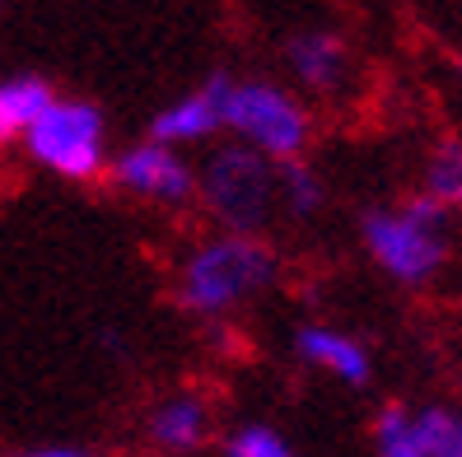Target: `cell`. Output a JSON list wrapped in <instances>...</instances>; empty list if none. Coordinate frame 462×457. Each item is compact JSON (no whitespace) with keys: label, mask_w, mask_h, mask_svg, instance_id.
Segmentation results:
<instances>
[{"label":"cell","mask_w":462,"mask_h":457,"mask_svg":"<svg viewBox=\"0 0 462 457\" xmlns=\"http://www.w3.org/2000/svg\"><path fill=\"white\" fill-rule=\"evenodd\" d=\"M281 276V257L266 238H238V233H210L197 248H187L173 276L178 308L201 322H220L253 304L262 289Z\"/></svg>","instance_id":"6da1fadb"},{"label":"cell","mask_w":462,"mask_h":457,"mask_svg":"<svg viewBox=\"0 0 462 457\" xmlns=\"http://www.w3.org/2000/svg\"><path fill=\"white\" fill-rule=\"evenodd\" d=\"M360 243L369 261L402 289H425L444 276L453 257V215L411 192L397 206H374L360 215Z\"/></svg>","instance_id":"7a4b0ae2"},{"label":"cell","mask_w":462,"mask_h":457,"mask_svg":"<svg viewBox=\"0 0 462 457\" xmlns=\"http://www.w3.org/2000/svg\"><path fill=\"white\" fill-rule=\"evenodd\" d=\"M197 206L215 233L262 238L266 224L281 215V164L248 145H220L197 169Z\"/></svg>","instance_id":"3957f363"},{"label":"cell","mask_w":462,"mask_h":457,"mask_svg":"<svg viewBox=\"0 0 462 457\" xmlns=\"http://www.w3.org/2000/svg\"><path fill=\"white\" fill-rule=\"evenodd\" d=\"M225 131L234 145H248L266 154L271 164L304 159L313 141V113L304 98L290 94L276 79H234L225 85Z\"/></svg>","instance_id":"277c9868"},{"label":"cell","mask_w":462,"mask_h":457,"mask_svg":"<svg viewBox=\"0 0 462 457\" xmlns=\"http://www.w3.org/2000/svg\"><path fill=\"white\" fill-rule=\"evenodd\" d=\"M23 154L42 173L66 182L107 178V122L85 98H57L23 136Z\"/></svg>","instance_id":"5b68a950"},{"label":"cell","mask_w":462,"mask_h":457,"mask_svg":"<svg viewBox=\"0 0 462 457\" xmlns=\"http://www.w3.org/2000/svg\"><path fill=\"white\" fill-rule=\"evenodd\" d=\"M107 182L117 192L150 201V206H192L197 201V169L182 159V150L159 141H135L117 159H107Z\"/></svg>","instance_id":"8992f818"},{"label":"cell","mask_w":462,"mask_h":457,"mask_svg":"<svg viewBox=\"0 0 462 457\" xmlns=\"http://www.w3.org/2000/svg\"><path fill=\"white\" fill-rule=\"evenodd\" d=\"M225 85H229V75H210L197 89L164 103L150 117V141L182 150V145H201L210 136H220L225 131Z\"/></svg>","instance_id":"52a82bcc"},{"label":"cell","mask_w":462,"mask_h":457,"mask_svg":"<svg viewBox=\"0 0 462 457\" xmlns=\"http://www.w3.org/2000/svg\"><path fill=\"white\" fill-rule=\"evenodd\" d=\"M294 355L313 364L318 373L346 383V388H369L374 379V355L360 336H350L341 327H322V322H309V327L294 332Z\"/></svg>","instance_id":"ba28073f"},{"label":"cell","mask_w":462,"mask_h":457,"mask_svg":"<svg viewBox=\"0 0 462 457\" xmlns=\"http://www.w3.org/2000/svg\"><path fill=\"white\" fill-rule=\"evenodd\" d=\"M285 66L294 75V85H304L318 98H332V94L346 89V79H350V47L332 29H309V33L290 38Z\"/></svg>","instance_id":"9c48e42d"},{"label":"cell","mask_w":462,"mask_h":457,"mask_svg":"<svg viewBox=\"0 0 462 457\" xmlns=\"http://www.w3.org/2000/svg\"><path fill=\"white\" fill-rule=\"evenodd\" d=\"M210 407H206V397L197 392H173L164 397L159 407L150 411L145 420V434L159 452H169V457H182V452H197L206 439H210Z\"/></svg>","instance_id":"30bf717a"},{"label":"cell","mask_w":462,"mask_h":457,"mask_svg":"<svg viewBox=\"0 0 462 457\" xmlns=\"http://www.w3.org/2000/svg\"><path fill=\"white\" fill-rule=\"evenodd\" d=\"M57 103V89L42 75H0V145H23L38 117Z\"/></svg>","instance_id":"8fae6325"},{"label":"cell","mask_w":462,"mask_h":457,"mask_svg":"<svg viewBox=\"0 0 462 457\" xmlns=\"http://www.w3.org/2000/svg\"><path fill=\"white\" fill-rule=\"evenodd\" d=\"M420 192L430 201H439L453 220H462V141H439L425 154Z\"/></svg>","instance_id":"7c38bea8"},{"label":"cell","mask_w":462,"mask_h":457,"mask_svg":"<svg viewBox=\"0 0 462 457\" xmlns=\"http://www.w3.org/2000/svg\"><path fill=\"white\" fill-rule=\"evenodd\" d=\"M416 439L420 457H462V407L448 401L416 407Z\"/></svg>","instance_id":"4fadbf2b"},{"label":"cell","mask_w":462,"mask_h":457,"mask_svg":"<svg viewBox=\"0 0 462 457\" xmlns=\"http://www.w3.org/2000/svg\"><path fill=\"white\" fill-rule=\"evenodd\" d=\"M374 457H420L416 407H406V401L378 407V416H374Z\"/></svg>","instance_id":"5bb4252c"},{"label":"cell","mask_w":462,"mask_h":457,"mask_svg":"<svg viewBox=\"0 0 462 457\" xmlns=\"http://www.w3.org/2000/svg\"><path fill=\"white\" fill-rule=\"evenodd\" d=\"M322 201H328V187L313 173V164H304V159L281 164V210L290 220H309L322 210Z\"/></svg>","instance_id":"9a60e30c"},{"label":"cell","mask_w":462,"mask_h":457,"mask_svg":"<svg viewBox=\"0 0 462 457\" xmlns=\"http://www.w3.org/2000/svg\"><path fill=\"white\" fill-rule=\"evenodd\" d=\"M220 452H225V457H299V452L290 448V439L281 434V429L257 425V420L229 429L225 443H220Z\"/></svg>","instance_id":"2e32d148"},{"label":"cell","mask_w":462,"mask_h":457,"mask_svg":"<svg viewBox=\"0 0 462 457\" xmlns=\"http://www.w3.org/2000/svg\"><path fill=\"white\" fill-rule=\"evenodd\" d=\"M5 457H94V452L70 448V443H47V448H23V452H5Z\"/></svg>","instance_id":"e0dca14e"},{"label":"cell","mask_w":462,"mask_h":457,"mask_svg":"<svg viewBox=\"0 0 462 457\" xmlns=\"http://www.w3.org/2000/svg\"><path fill=\"white\" fill-rule=\"evenodd\" d=\"M457 70H462V57H457Z\"/></svg>","instance_id":"ac0fdd59"},{"label":"cell","mask_w":462,"mask_h":457,"mask_svg":"<svg viewBox=\"0 0 462 457\" xmlns=\"http://www.w3.org/2000/svg\"><path fill=\"white\" fill-rule=\"evenodd\" d=\"M0 5H5V0H0Z\"/></svg>","instance_id":"d6986e66"}]
</instances>
